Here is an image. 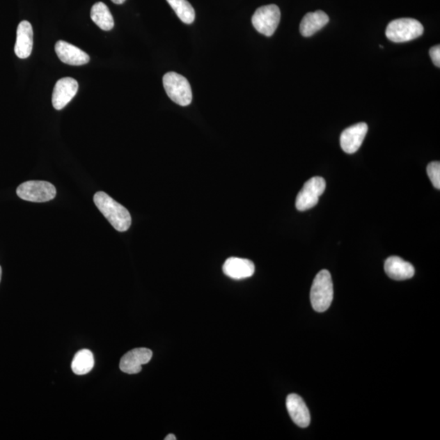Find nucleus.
I'll return each instance as SVG.
<instances>
[{"instance_id": "nucleus-1", "label": "nucleus", "mask_w": 440, "mask_h": 440, "mask_svg": "<svg viewBox=\"0 0 440 440\" xmlns=\"http://www.w3.org/2000/svg\"><path fill=\"white\" fill-rule=\"evenodd\" d=\"M94 203L111 226L118 232H126L131 227L132 217L128 210L107 194L97 192Z\"/></svg>"}, {"instance_id": "nucleus-2", "label": "nucleus", "mask_w": 440, "mask_h": 440, "mask_svg": "<svg viewBox=\"0 0 440 440\" xmlns=\"http://www.w3.org/2000/svg\"><path fill=\"white\" fill-rule=\"evenodd\" d=\"M311 304L317 313L328 310L333 302V286L328 270H322L315 276L310 294Z\"/></svg>"}, {"instance_id": "nucleus-3", "label": "nucleus", "mask_w": 440, "mask_h": 440, "mask_svg": "<svg viewBox=\"0 0 440 440\" xmlns=\"http://www.w3.org/2000/svg\"><path fill=\"white\" fill-rule=\"evenodd\" d=\"M423 32L422 23L413 18H400L389 23L386 36L392 42H405L422 36Z\"/></svg>"}, {"instance_id": "nucleus-4", "label": "nucleus", "mask_w": 440, "mask_h": 440, "mask_svg": "<svg viewBox=\"0 0 440 440\" xmlns=\"http://www.w3.org/2000/svg\"><path fill=\"white\" fill-rule=\"evenodd\" d=\"M164 87L172 102L181 107H188L192 102L193 93L189 81L175 72L164 76Z\"/></svg>"}, {"instance_id": "nucleus-5", "label": "nucleus", "mask_w": 440, "mask_h": 440, "mask_svg": "<svg viewBox=\"0 0 440 440\" xmlns=\"http://www.w3.org/2000/svg\"><path fill=\"white\" fill-rule=\"evenodd\" d=\"M17 194L27 202L47 203L56 198V189L49 182L30 180L19 186Z\"/></svg>"}, {"instance_id": "nucleus-6", "label": "nucleus", "mask_w": 440, "mask_h": 440, "mask_svg": "<svg viewBox=\"0 0 440 440\" xmlns=\"http://www.w3.org/2000/svg\"><path fill=\"white\" fill-rule=\"evenodd\" d=\"M280 21V8L275 4L258 8L252 17V24L256 30L267 37L274 35Z\"/></svg>"}, {"instance_id": "nucleus-7", "label": "nucleus", "mask_w": 440, "mask_h": 440, "mask_svg": "<svg viewBox=\"0 0 440 440\" xmlns=\"http://www.w3.org/2000/svg\"><path fill=\"white\" fill-rule=\"evenodd\" d=\"M327 183L322 177L315 176L308 180L296 198V208L300 212L309 210L317 205L320 196L324 192Z\"/></svg>"}, {"instance_id": "nucleus-8", "label": "nucleus", "mask_w": 440, "mask_h": 440, "mask_svg": "<svg viewBox=\"0 0 440 440\" xmlns=\"http://www.w3.org/2000/svg\"><path fill=\"white\" fill-rule=\"evenodd\" d=\"M152 356V352L150 349L145 347L133 349L122 357L119 368L125 374H139L142 370V366L149 363Z\"/></svg>"}, {"instance_id": "nucleus-9", "label": "nucleus", "mask_w": 440, "mask_h": 440, "mask_svg": "<svg viewBox=\"0 0 440 440\" xmlns=\"http://www.w3.org/2000/svg\"><path fill=\"white\" fill-rule=\"evenodd\" d=\"M79 84L74 79L67 77L57 81L52 98L54 107L56 110L64 109L77 94Z\"/></svg>"}, {"instance_id": "nucleus-10", "label": "nucleus", "mask_w": 440, "mask_h": 440, "mask_svg": "<svg viewBox=\"0 0 440 440\" xmlns=\"http://www.w3.org/2000/svg\"><path fill=\"white\" fill-rule=\"evenodd\" d=\"M368 125L360 123L344 130L340 137V145L344 152L348 155L355 154L360 149L366 136Z\"/></svg>"}, {"instance_id": "nucleus-11", "label": "nucleus", "mask_w": 440, "mask_h": 440, "mask_svg": "<svg viewBox=\"0 0 440 440\" xmlns=\"http://www.w3.org/2000/svg\"><path fill=\"white\" fill-rule=\"evenodd\" d=\"M55 51L59 59L70 65H84L90 61L88 54L69 42L60 40L56 42Z\"/></svg>"}, {"instance_id": "nucleus-12", "label": "nucleus", "mask_w": 440, "mask_h": 440, "mask_svg": "<svg viewBox=\"0 0 440 440\" xmlns=\"http://www.w3.org/2000/svg\"><path fill=\"white\" fill-rule=\"evenodd\" d=\"M253 262L241 258H229L223 266V274L234 280L249 278L255 274Z\"/></svg>"}, {"instance_id": "nucleus-13", "label": "nucleus", "mask_w": 440, "mask_h": 440, "mask_svg": "<svg viewBox=\"0 0 440 440\" xmlns=\"http://www.w3.org/2000/svg\"><path fill=\"white\" fill-rule=\"evenodd\" d=\"M286 408L296 425L302 428L308 427L311 422L309 410L299 395L290 394L287 396Z\"/></svg>"}, {"instance_id": "nucleus-14", "label": "nucleus", "mask_w": 440, "mask_h": 440, "mask_svg": "<svg viewBox=\"0 0 440 440\" xmlns=\"http://www.w3.org/2000/svg\"><path fill=\"white\" fill-rule=\"evenodd\" d=\"M384 270L390 278L395 281L408 280L415 274L414 266L398 256L389 257L385 262Z\"/></svg>"}, {"instance_id": "nucleus-15", "label": "nucleus", "mask_w": 440, "mask_h": 440, "mask_svg": "<svg viewBox=\"0 0 440 440\" xmlns=\"http://www.w3.org/2000/svg\"><path fill=\"white\" fill-rule=\"evenodd\" d=\"M33 28L27 21L19 24L17 31L15 54L21 59L30 56L33 49Z\"/></svg>"}, {"instance_id": "nucleus-16", "label": "nucleus", "mask_w": 440, "mask_h": 440, "mask_svg": "<svg viewBox=\"0 0 440 440\" xmlns=\"http://www.w3.org/2000/svg\"><path fill=\"white\" fill-rule=\"evenodd\" d=\"M329 18L323 11H315L306 14L300 23V33L304 37L313 36L314 33L327 26Z\"/></svg>"}, {"instance_id": "nucleus-17", "label": "nucleus", "mask_w": 440, "mask_h": 440, "mask_svg": "<svg viewBox=\"0 0 440 440\" xmlns=\"http://www.w3.org/2000/svg\"><path fill=\"white\" fill-rule=\"evenodd\" d=\"M91 18L102 30L111 31L114 26L113 17L107 4L102 2L95 3L91 9Z\"/></svg>"}, {"instance_id": "nucleus-18", "label": "nucleus", "mask_w": 440, "mask_h": 440, "mask_svg": "<svg viewBox=\"0 0 440 440\" xmlns=\"http://www.w3.org/2000/svg\"><path fill=\"white\" fill-rule=\"evenodd\" d=\"M95 359L92 352L84 349L75 354L71 369L75 375H84L93 369Z\"/></svg>"}, {"instance_id": "nucleus-19", "label": "nucleus", "mask_w": 440, "mask_h": 440, "mask_svg": "<svg viewBox=\"0 0 440 440\" xmlns=\"http://www.w3.org/2000/svg\"><path fill=\"white\" fill-rule=\"evenodd\" d=\"M173 8L176 15L185 24H192L195 20V11L187 0H166Z\"/></svg>"}, {"instance_id": "nucleus-20", "label": "nucleus", "mask_w": 440, "mask_h": 440, "mask_svg": "<svg viewBox=\"0 0 440 440\" xmlns=\"http://www.w3.org/2000/svg\"><path fill=\"white\" fill-rule=\"evenodd\" d=\"M427 175L435 189H440V164L432 162L427 166Z\"/></svg>"}, {"instance_id": "nucleus-21", "label": "nucleus", "mask_w": 440, "mask_h": 440, "mask_svg": "<svg viewBox=\"0 0 440 440\" xmlns=\"http://www.w3.org/2000/svg\"><path fill=\"white\" fill-rule=\"evenodd\" d=\"M430 58L432 59L434 64L437 67H440V47L434 46L430 49L429 52Z\"/></svg>"}, {"instance_id": "nucleus-22", "label": "nucleus", "mask_w": 440, "mask_h": 440, "mask_svg": "<svg viewBox=\"0 0 440 440\" xmlns=\"http://www.w3.org/2000/svg\"><path fill=\"white\" fill-rule=\"evenodd\" d=\"M165 440H176L175 434H170L164 439Z\"/></svg>"}, {"instance_id": "nucleus-23", "label": "nucleus", "mask_w": 440, "mask_h": 440, "mask_svg": "<svg viewBox=\"0 0 440 440\" xmlns=\"http://www.w3.org/2000/svg\"><path fill=\"white\" fill-rule=\"evenodd\" d=\"M111 1L116 4H123L126 0H111Z\"/></svg>"}, {"instance_id": "nucleus-24", "label": "nucleus", "mask_w": 440, "mask_h": 440, "mask_svg": "<svg viewBox=\"0 0 440 440\" xmlns=\"http://www.w3.org/2000/svg\"><path fill=\"white\" fill-rule=\"evenodd\" d=\"M1 277H2V269H1V267H0V281H1Z\"/></svg>"}]
</instances>
